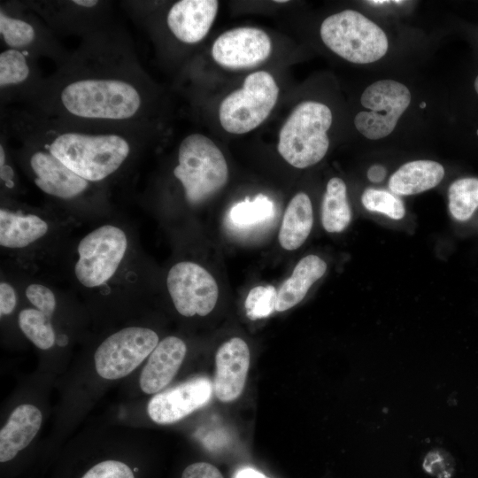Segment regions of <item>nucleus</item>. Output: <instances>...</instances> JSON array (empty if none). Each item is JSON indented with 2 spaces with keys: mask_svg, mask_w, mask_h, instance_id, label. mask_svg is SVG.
<instances>
[{
  "mask_svg": "<svg viewBox=\"0 0 478 478\" xmlns=\"http://www.w3.org/2000/svg\"><path fill=\"white\" fill-rule=\"evenodd\" d=\"M22 106L64 121L149 136L154 89L127 31L114 20L81 39Z\"/></svg>",
  "mask_w": 478,
  "mask_h": 478,
  "instance_id": "1",
  "label": "nucleus"
},
{
  "mask_svg": "<svg viewBox=\"0 0 478 478\" xmlns=\"http://www.w3.org/2000/svg\"><path fill=\"white\" fill-rule=\"evenodd\" d=\"M1 126L11 138L42 147L94 184L125 168L148 138L129 131L64 121L22 105L1 109Z\"/></svg>",
  "mask_w": 478,
  "mask_h": 478,
  "instance_id": "2",
  "label": "nucleus"
},
{
  "mask_svg": "<svg viewBox=\"0 0 478 478\" xmlns=\"http://www.w3.org/2000/svg\"><path fill=\"white\" fill-rule=\"evenodd\" d=\"M173 174L181 184L189 204H199L227 183L228 168L221 150L208 136L192 133L179 144Z\"/></svg>",
  "mask_w": 478,
  "mask_h": 478,
  "instance_id": "3",
  "label": "nucleus"
},
{
  "mask_svg": "<svg viewBox=\"0 0 478 478\" xmlns=\"http://www.w3.org/2000/svg\"><path fill=\"white\" fill-rule=\"evenodd\" d=\"M332 124V112L324 104L305 101L289 114L279 132L277 149L289 165L306 168L320 162L326 155Z\"/></svg>",
  "mask_w": 478,
  "mask_h": 478,
  "instance_id": "4",
  "label": "nucleus"
},
{
  "mask_svg": "<svg viewBox=\"0 0 478 478\" xmlns=\"http://www.w3.org/2000/svg\"><path fill=\"white\" fill-rule=\"evenodd\" d=\"M320 33L328 49L355 64L377 61L386 54L389 47L383 30L353 10H344L326 18Z\"/></svg>",
  "mask_w": 478,
  "mask_h": 478,
  "instance_id": "5",
  "label": "nucleus"
},
{
  "mask_svg": "<svg viewBox=\"0 0 478 478\" xmlns=\"http://www.w3.org/2000/svg\"><path fill=\"white\" fill-rule=\"evenodd\" d=\"M0 40L4 49H13L62 66L71 52L58 35L34 12L25 1H1Z\"/></svg>",
  "mask_w": 478,
  "mask_h": 478,
  "instance_id": "6",
  "label": "nucleus"
},
{
  "mask_svg": "<svg viewBox=\"0 0 478 478\" xmlns=\"http://www.w3.org/2000/svg\"><path fill=\"white\" fill-rule=\"evenodd\" d=\"M279 87L266 71L250 73L243 87L227 96L219 108L223 129L235 135L248 133L262 124L274 109Z\"/></svg>",
  "mask_w": 478,
  "mask_h": 478,
  "instance_id": "7",
  "label": "nucleus"
},
{
  "mask_svg": "<svg viewBox=\"0 0 478 478\" xmlns=\"http://www.w3.org/2000/svg\"><path fill=\"white\" fill-rule=\"evenodd\" d=\"M25 3L57 35H75L83 39L115 20L112 3L106 0H29Z\"/></svg>",
  "mask_w": 478,
  "mask_h": 478,
  "instance_id": "8",
  "label": "nucleus"
},
{
  "mask_svg": "<svg viewBox=\"0 0 478 478\" xmlns=\"http://www.w3.org/2000/svg\"><path fill=\"white\" fill-rule=\"evenodd\" d=\"M127 248L125 232L114 225H103L86 235L78 245L74 274L87 288L99 287L116 273Z\"/></svg>",
  "mask_w": 478,
  "mask_h": 478,
  "instance_id": "9",
  "label": "nucleus"
},
{
  "mask_svg": "<svg viewBox=\"0 0 478 478\" xmlns=\"http://www.w3.org/2000/svg\"><path fill=\"white\" fill-rule=\"evenodd\" d=\"M410 102L411 93L404 84L393 80L377 81L362 93L360 103L366 111L356 115L354 125L368 139L384 138L394 130Z\"/></svg>",
  "mask_w": 478,
  "mask_h": 478,
  "instance_id": "10",
  "label": "nucleus"
},
{
  "mask_svg": "<svg viewBox=\"0 0 478 478\" xmlns=\"http://www.w3.org/2000/svg\"><path fill=\"white\" fill-rule=\"evenodd\" d=\"M155 331L128 327L107 337L95 352L97 374L108 380L127 376L150 355L158 343Z\"/></svg>",
  "mask_w": 478,
  "mask_h": 478,
  "instance_id": "11",
  "label": "nucleus"
},
{
  "mask_svg": "<svg viewBox=\"0 0 478 478\" xmlns=\"http://www.w3.org/2000/svg\"><path fill=\"white\" fill-rule=\"evenodd\" d=\"M15 140L20 143L18 155L22 164L44 194L68 201L91 189L94 183L74 173L47 150L29 141Z\"/></svg>",
  "mask_w": 478,
  "mask_h": 478,
  "instance_id": "12",
  "label": "nucleus"
},
{
  "mask_svg": "<svg viewBox=\"0 0 478 478\" xmlns=\"http://www.w3.org/2000/svg\"><path fill=\"white\" fill-rule=\"evenodd\" d=\"M166 286L175 309L185 317L207 315L218 300L219 289L213 276L191 261L173 265L167 274Z\"/></svg>",
  "mask_w": 478,
  "mask_h": 478,
  "instance_id": "13",
  "label": "nucleus"
},
{
  "mask_svg": "<svg viewBox=\"0 0 478 478\" xmlns=\"http://www.w3.org/2000/svg\"><path fill=\"white\" fill-rule=\"evenodd\" d=\"M272 42L262 29L241 27L219 35L212 46V57L220 66L228 69H248L268 58Z\"/></svg>",
  "mask_w": 478,
  "mask_h": 478,
  "instance_id": "14",
  "label": "nucleus"
},
{
  "mask_svg": "<svg viewBox=\"0 0 478 478\" xmlns=\"http://www.w3.org/2000/svg\"><path fill=\"white\" fill-rule=\"evenodd\" d=\"M44 78L38 58L18 50H1V109L14 103L24 104L36 92Z\"/></svg>",
  "mask_w": 478,
  "mask_h": 478,
  "instance_id": "15",
  "label": "nucleus"
},
{
  "mask_svg": "<svg viewBox=\"0 0 478 478\" xmlns=\"http://www.w3.org/2000/svg\"><path fill=\"white\" fill-rule=\"evenodd\" d=\"M212 394V383L208 378H194L155 395L147 412L156 423L171 424L206 405Z\"/></svg>",
  "mask_w": 478,
  "mask_h": 478,
  "instance_id": "16",
  "label": "nucleus"
},
{
  "mask_svg": "<svg viewBox=\"0 0 478 478\" xmlns=\"http://www.w3.org/2000/svg\"><path fill=\"white\" fill-rule=\"evenodd\" d=\"M216 0H180L167 10L165 21L167 31L186 45L200 42L208 34L218 12Z\"/></svg>",
  "mask_w": 478,
  "mask_h": 478,
  "instance_id": "17",
  "label": "nucleus"
},
{
  "mask_svg": "<svg viewBox=\"0 0 478 478\" xmlns=\"http://www.w3.org/2000/svg\"><path fill=\"white\" fill-rule=\"evenodd\" d=\"M213 387L217 397L231 402L242 394L250 366V350L239 337H233L218 349L215 355Z\"/></svg>",
  "mask_w": 478,
  "mask_h": 478,
  "instance_id": "18",
  "label": "nucleus"
},
{
  "mask_svg": "<svg viewBox=\"0 0 478 478\" xmlns=\"http://www.w3.org/2000/svg\"><path fill=\"white\" fill-rule=\"evenodd\" d=\"M187 352L185 343L176 336L161 340L149 356L140 375V387L155 394L166 387L181 367Z\"/></svg>",
  "mask_w": 478,
  "mask_h": 478,
  "instance_id": "19",
  "label": "nucleus"
},
{
  "mask_svg": "<svg viewBox=\"0 0 478 478\" xmlns=\"http://www.w3.org/2000/svg\"><path fill=\"white\" fill-rule=\"evenodd\" d=\"M42 421V412L35 405L23 404L16 407L0 431V461H9L25 449L39 431Z\"/></svg>",
  "mask_w": 478,
  "mask_h": 478,
  "instance_id": "20",
  "label": "nucleus"
},
{
  "mask_svg": "<svg viewBox=\"0 0 478 478\" xmlns=\"http://www.w3.org/2000/svg\"><path fill=\"white\" fill-rule=\"evenodd\" d=\"M326 270V262L316 255H307L301 258L291 276L277 291L275 311H287L301 302L312 285L324 275Z\"/></svg>",
  "mask_w": 478,
  "mask_h": 478,
  "instance_id": "21",
  "label": "nucleus"
},
{
  "mask_svg": "<svg viewBox=\"0 0 478 478\" xmlns=\"http://www.w3.org/2000/svg\"><path fill=\"white\" fill-rule=\"evenodd\" d=\"M443 176V166L436 161H410L390 176L389 188L395 195H414L435 188Z\"/></svg>",
  "mask_w": 478,
  "mask_h": 478,
  "instance_id": "22",
  "label": "nucleus"
},
{
  "mask_svg": "<svg viewBox=\"0 0 478 478\" xmlns=\"http://www.w3.org/2000/svg\"><path fill=\"white\" fill-rule=\"evenodd\" d=\"M48 223L35 214L0 210V244L9 249L24 248L44 236Z\"/></svg>",
  "mask_w": 478,
  "mask_h": 478,
  "instance_id": "23",
  "label": "nucleus"
},
{
  "mask_svg": "<svg viewBox=\"0 0 478 478\" xmlns=\"http://www.w3.org/2000/svg\"><path fill=\"white\" fill-rule=\"evenodd\" d=\"M313 223L312 206L309 197L299 192L289 203L280 227V245L287 251L299 248L308 237Z\"/></svg>",
  "mask_w": 478,
  "mask_h": 478,
  "instance_id": "24",
  "label": "nucleus"
},
{
  "mask_svg": "<svg viewBox=\"0 0 478 478\" xmlns=\"http://www.w3.org/2000/svg\"><path fill=\"white\" fill-rule=\"evenodd\" d=\"M351 220L346 185L342 179L334 177L328 181L322 200V226L329 233H339L348 227Z\"/></svg>",
  "mask_w": 478,
  "mask_h": 478,
  "instance_id": "25",
  "label": "nucleus"
},
{
  "mask_svg": "<svg viewBox=\"0 0 478 478\" xmlns=\"http://www.w3.org/2000/svg\"><path fill=\"white\" fill-rule=\"evenodd\" d=\"M449 210L454 220L466 222L478 210V179L465 177L453 181L448 191Z\"/></svg>",
  "mask_w": 478,
  "mask_h": 478,
  "instance_id": "26",
  "label": "nucleus"
},
{
  "mask_svg": "<svg viewBox=\"0 0 478 478\" xmlns=\"http://www.w3.org/2000/svg\"><path fill=\"white\" fill-rule=\"evenodd\" d=\"M50 319L51 316L38 309L27 308L20 311L18 322L23 334L36 347L48 350L54 345L56 341Z\"/></svg>",
  "mask_w": 478,
  "mask_h": 478,
  "instance_id": "27",
  "label": "nucleus"
},
{
  "mask_svg": "<svg viewBox=\"0 0 478 478\" xmlns=\"http://www.w3.org/2000/svg\"><path fill=\"white\" fill-rule=\"evenodd\" d=\"M274 210L273 201L260 194L252 201L246 198L235 204L230 209L228 218L236 227H249L271 219Z\"/></svg>",
  "mask_w": 478,
  "mask_h": 478,
  "instance_id": "28",
  "label": "nucleus"
},
{
  "mask_svg": "<svg viewBox=\"0 0 478 478\" xmlns=\"http://www.w3.org/2000/svg\"><path fill=\"white\" fill-rule=\"evenodd\" d=\"M361 201L368 211L383 213L393 220H401L405 213L401 199L386 190L367 189Z\"/></svg>",
  "mask_w": 478,
  "mask_h": 478,
  "instance_id": "29",
  "label": "nucleus"
},
{
  "mask_svg": "<svg viewBox=\"0 0 478 478\" xmlns=\"http://www.w3.org/2000/svg\"><path fill=\"white\" fill-rule=\"evenodd\" d=\"M277 290L274 286H257L247 295L244 306L249 319L255 320L268 317L275 311Z\"/></svg>",
  "mask_w": 478,
  "mask_h": 478,
  "instance_id": "30",
  "label": "nucleus"
},
{
  "mask_svg": "<svg viewBox=\"0 0 478 478\" xmlns=\"http://www.w3.org/2000/svg\"><path fill=\"white\" fill-rule=\"evenodd\" d=\"M81 478H135V475L125 463L105 460L92 466Z\"/></svg>",
  "mask_w": 478,
  "mask_h": 478,
  "instance_id": "31",
  "label": "nucleus"
},
{
  "mask_svg": "<svg viewBox=\"0 0 478 478\" xmlns=\"http://www.w3.org/2000/svg\"><path fill=\"white\" fill-rule=\"evenodd\" d=\"M26 296L36 309L52 316L56 309V298L50 289L42 284L33 283L26 289Z\"/></svg>",
  "mask_w": 478,
  "mask_h": 478,
  "instance_id": "32",
  "label": "nucleus"
},
{
  "mask_svg": "<svg viewBox=\"0 0 478 478\" xmlns=\"http://www.w3.org/2000/svg\"><path fill=\"white\" fill-rule=\"evenodd\" d=\"M9 136L5 129L1 126L0 132V177L1 183L4 188L12 189L15 187V172L11 164V152L9 149Z\"/></svg>",
  "mask_w": 478,
  "mask_h": 478,
  "instance_id": "33",
  "label": "nucleus"
},
{
  "mask_svg": "<svg viewBox=\"0 0 478 478\" xmlns=\"http://www.w3.org/2000/svg\"><path fill=\"white\" fill-rule=\"evenodd\" d=\"M181 478H224L220 470L212 464L197 462L188 466Z\"/></svg>",
  "mask_w": 478,
  "mask_h": 478,
  "instance_id": "34",
  "label": "nucleus"
},
{
  "mask_svg": "<svg viewBox=\"0 0 478 478\" xmlns=\"http://www.w3.org/2000/svg\"><path fill=\"white\" fill-rule=\"evenodd\" d=\"M17 305V296L13 287L4 281L0 283L1 316L11 314Z\"/></svg>",
  "mask_w": 478,
  "mask_h": 478,
  "instance_id": "35",
  "label": "nucleus"
},
{
  "mask_svg": "<svg viewBox=\"0 0 478 478\" xmlns=\"http://www.w3.org/2000/svg\"><path fill=\"white\" fill-rule=\"evenodd\" d=\"M233 478H269L263 473L250 466H245L238 469Z\"/></svg>",
  "mask_w": 478,
  "mask_h": 478,
  "instance_id": "36",
  "label": "nucleus"
},
{
  "mask_svg": "<svg viewBox=\"0 0 478 478\" xmlns=\"http://www.w3.org/2000/svg\"><path fill=\"white\" fill-rule=\"evenodd\" d=\"M386 176V169L380 165L371 166L367 171V178L373 182H380Z\"/></svg>",
  "mask_w": 478,
  "mask_h": 478,
  "instance_id": "37",
  "label": "nucleus"
},
{
  "mask_svg": "<svg viewBox=\"0 0 478 478\" xmlns=\"http://www.w3.org/2000/svg\"><path fill=\"white\" fill-rule=\"evenodd\" d=\"M368 4H373V5H383V4H389L390 1H378V0H375V1H368L367 2Z\"/></svg>",
  "mask_w": 478,
  "mask_h": 478,
  "instance_id": "38",
  "label": "nucleus"
},
{
  "mask_svg": "<svg viewBox=\"0 0 478 478\" xmlns=\"http://www.w3.org/2000/svg\"><path fill=\"white\" fill-rule=\"evenodd\" d=\"M58 343L59 345L64 346L67 343V338L65 335H63L61 337V340L59 339Z\"/></svg>",
  "mask_w": 478,
  "mask_h": 478,
  "instance_id": "39",
  "label": "nucleus"
},
{
  "mask_svg": "<svg viewBox=\"0 0 478 478\" xmlns=\"http://www.w3.org/2000/svg\"><path fill=\"white\" fill-rule=\"evenodd\" d=\"M474 89H475L476 93L478 94V75L476 76V78L474 80Z\"/></svg>",
  "mask_w": 478,
  "mask_h": 478,
  "instance_id": "40",
  "label": "nucleus"
},
{
  "mask_svg": "<svg viewBox=\"0 0 478 478\" xmlns=\"http://www.w3.org/2000/svg\"><path fill=\"white\" fill-rule=\"evenodd\" d=\"M275 3H287L288 1L287 0H279V1H274Z\"/></svg>",
  "mask_w": 478,
  "mask_h": 478,
  "instance_id": "41",
  "label": "nucleus"
}]
</instances>
